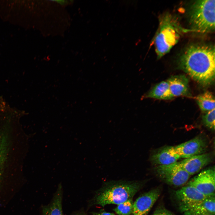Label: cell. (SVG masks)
Segmentation results:
<instances>
[{
    "mask_svg": "<svg viewBox=\"0 0 215 215\" xmlns=\"http://www.w3.org/2000/svg\"><path fill=\"white\" fill-rule=\"evenodd\" d=\"M179 64L199 83L203 86L210 85L215 78L214 46L199 44L189 46L180 57Z\"/></svg>",
    "mask_w": 215,
    "mask_h": 215,
    "instance_id": "6da1fadb",
    "label": "cell"
},
{
    "mask_svg": "<svg viewBox=\"0 0 215 215\" xmlns=\"http://www.w3.org/2000/svg\"><path fill=\"white\" fill-rule=\"evenodd\" d=\"M145 183V181L122 180L106 182L96 191L92 203L102 207L110 204L118 205L132 199Z\"/></svg>",
    "mask_w": 215,
    "mask_h": 215,
    "instance_id": "7a4b0ae2",
    "label": "cell"
},
{
    "mask_svg": "<svg viewBox=\"0 0 215 215\" xmlns=\"http://www.w3.org/2000/svg\"><path fill=\"white\" fill-rule=\"evenodd\" d=\"M159 20L158 30L152 41L158 59L169 52L177 42L181 31L177 20L172 15L164 14Z\"/></svg>",
    "mask_w": 215,
    "mask_h": 215,
    "instance_id": "3957f363",
    "label": "cell"
},
{
    "mask_svg": "<svg viewBox=\"0 0 215 215\" xmlns=\"http://www.w3.org/2000/svg\"><path fill=\"white\" fill-rule=\"evenodd\" d=\"M214 0H197L192 5L190 11V22L192 28L203 33L215 28Z\"/></svg>",
    "mask_w": 215,
    "mask_h": 215,
    "instance_id": "277c9868",
    "label": "cell"
},
{
    "mask_svg": "<svg viewBox=\"0 0 215 215\" xmlns=\"http://www.w3.org/2000/svg\"><path fill=\"white\" fill-rule=\"evenodd\" d=\"M153 170L160 179L167 184L176 187L183 185L191 176L182 167L179 162L167 165L155 166Z\"/></svg>",
    "mask_w": 215,
    "mask_h": 215,
    "instance_id": "5b68a950",
    "label": "cell"
},
{
    "mask_svg": "<svg viewBox=\"0 0 215 215\" xmlns=\"http://www.w3.org/2000/svg\"><path fill=\"white\" fill-rule=\"evenodd\" d=\"M174 196L179 209L182 213L198 206L207 197L194 187L188 185L176 191Z\"/></svg>",
    "mask_w": 215,
    "mask_h": 215,
    "instance_id": "8992f818",
    "label": "cell"
},
{
    "mask_svg": "<svg viewBox=\"0 0 215 215\" xmlns=\"http://www.w3.org/2000/svg\"><path fill=\"white\" fill-rule=\"evenodd\" d=\"M215 169L203 171L193 178L187 185L193 186L207 197L215 195Z\"/></svg>",
    "mask_w": 215,
    "mask_h": 215,
    "instance_id": "52a82bcc",
    "label": "cell"
},
{
    "mask_svg": "<svg viewBox=\"0 0 215 215\" xmlns=\"http://www.w3.org/2000/svg\"><path fill=\"white\" fill-rule=\"evenodd\" d=\"M208 147L206 139L200 135L174 147L181 158L186 159L204 153Z\"/></svg>",
    "mask_w": 215,
    "mask_h": 215,
    "instance_id": "ba28073f",
    "label": "cell"
},
{
    "mask_svg": "<svg viewBox=\"0 0 215 215\" xmlns=\"http://www.w3.org/2000/svg\"><path fill=\"white\" fill-rule=\"evenodd\" d=\"M161 189L157 187L145 192L133 202L131 215H147L160 196Z\"/></svg>",
    "mask_w": 215,
    "mask_h": 215,
    "instance_id": "9c48e42d",
    "label": "cell"
},
{
    "mask_svg": "<svg viewBox=\"0 0 215 215\" xmlns=\"http://www.w3.org/2000/svg\"><path fill=\"white\" fill-rule=\"evenodd\" d=\"M180 158L174 146H166L153 151L149 160L152 165L157 166L173 163Z\"/></svg>",
    "mask_w": 215,
    "mask_h": 215,
    "instance_id": "30bf717a",
    "label": "cell"
},
{
    "mask_svg": "<svg viewBox=\"0 0 215 215\" xmlns=\"http://www.w3.org/2000/svg\"><path fill=\"white\" fill-rule=\"evenodd\" d=\"M212 160L210 153H204L185 159L179 162L182 167L191 175L199 172Z\"/></svg>",
    "mask_w": 215,
    "mask_h": 215,
    "instance_id": "8fae6325",
    "label": "cell"
},
{
    "mask_svg": "<svg viewBox=\"0 0 215 215\" xmlns=\"http://www.w3.org/2000/svg\"><path fill=\"white\" fill-rule=\"evenodd\" d=\"M171 93L174 97L190 95L189 81L184 75L173 76L167 80Z\"/></svg>",
    "mask_w": 215,
    "mask_h": 215,
    "instance_id": "7c38bea8",
    "label": "cell"
},
{
    "mask_svg": "<svg viewBox=\"0 0 215 215\" xmlns=\"http://www.w3.org/2000/svg\"><path fill=\"white\" fill-rule=\"evenodd\" d=\"M10 134L7 130L0 131V181L9 160L11 146Z\"/></svg>",
    "mask_w": 215,
    "mask_h": 215,
    "instance_id": "4fadbf2b",
    "label": "cell"
},
{
    "mask_svg": "<svg viewBox=\"0 0 215 215\" xmlns=\"http://www.w3.org/2000/svg\"><path fill=\"white\" fill-rule=\"evenodd\" d=\"M174 97L170 90L167 81H162L156 84L147 92L145 93L141 99L152 98L163 100H170Z\"/></svg>",
    "mask_w": 215,
    "mask_h": 215,
    "instance_id": "5bb4252c",
    "label": "cell"
},
{
    "mask_svg": "<svg viewBox=\"0 0 215 215\" xmlns=\"http://www.w3.org/2000/svg\"><path fill=\"white\" fill-rule=\"evenodd\" d=\"M62 192V186L60 185L50 203L43 207V215H63Z\"/></svg>",
    "mask_w": 215,
    "mask_h": 215,
    "instance_id": "9a60e30c",
    "label": "cell"
},
{
    "mask_svg": "<svg viewBox=\"0 0 215 215\" xmlns=\"http://www.w3.org/2000/svg\"><path fill=\"white\" fill-rule=\"evenodd\" d=\"M183 214V215H215V195L207 197L201 204Z\"/></svg>",
    "mask_w": 215,
    "mask_h": 215,
    "instance_id": "2e32d148",
    "label": "cell"
},
{
    "mask_svg": "<svg viewBox=\"0 0 215 215\" xmlns=\"http://www.w3.org/2000/svg\"><path fill=\"white\" fill-rule=\"evenodd\" d=\"M197 103L201 110L207 112L215 109V98L213 94L207 91L196 98Z\"/></svg>",
    "mask_w": 215,
    "mask_h": 215,
    "instance_id": "e0dca14e",
    "label": "cell"
},
{
    "mask_svg": "<svg viewBox=\"0 0 215 215\" xmlns=\"http://www.w3.org/2000/svg\"><path fill=\"white\" fill-rule=\"evenodd\" d=\"M133 205L132 199H130L118 205L113 211L118 215H131Z\"/></svg>",
    "mask_w": 215,
    "mask_h": 215,
    "instance_id": "ac0fdd59",
    "label": "cell"
},
{
    "mask_svg": "<svg viewBox=\"0 0 215 215\" xmlns=\"http://www.w3.org/2000/svg\"><path fill=\"white\" fill-rule=\"evenodd\" d=\"M204 124L208 128L215 129V109L206 113L202 118Z\"/></svg>",
    "mask_w": 215,
    "mask_h": 215,
    "instance_id": "d6986e66",
    "label": "cell"
},
{
    "mask_svg": "<svg viewBox=\"0 0 215 215\" xmlns=\"http://www.w3.org/2000/svg\"><path fill=\"white\" fill-rule=\"evenodd\" d=\"M151 215H174L170 211L163 207L157 208Z\"/></svg>",
    "mask_w": 215,
    "mask_h": 215,
    "instance_id": "ffe728a7",
    "label": "cell"
},
{
    "mask_svg": "<svg viewBox=\"0 0 215 215\" xmlns=\"http://www.w3.org/2000/svg\"><path fill=\"white\" fill-rule=\"evenodd\" d=\"M92 215H115L113 213L107 212L103 209L100 210L99 212H93Z\"/></svg>",
    "mask_w": 215,
    "mask_h": 215,
    "instance_id": "44dd1931",
    "label": "cell"
},
{
    "mask_svg": "<svg viewBox=\"0 0 215 215\" xmlns=\"http://www.w3.org/2000/svg\"><path fill=\"white\" fill-rule=\"evenodd\" d=\"M56 1L59 3L61 4H67V1Z\"/></svg>",
    "mask_w": 215,
    "mask_h": 215,
    "instance_id": "7402d4cb",
    "label": "cell"
},
{
    "mask_svg": "<svg viewBox=\"0 0 215 215\" xmlns=\"http://www.w3.org/2000/svg\"><path fill=\"white\" fill-rule=\"evenodd\" d=\"M74 215H86V214L84 212L81 211L76 213Z\"/></svg>",
    "mask_w": 215,
    "mask_h": 215,
    "instance_id": "603a6c76",
    "label": "cell"
}]
</instances>
